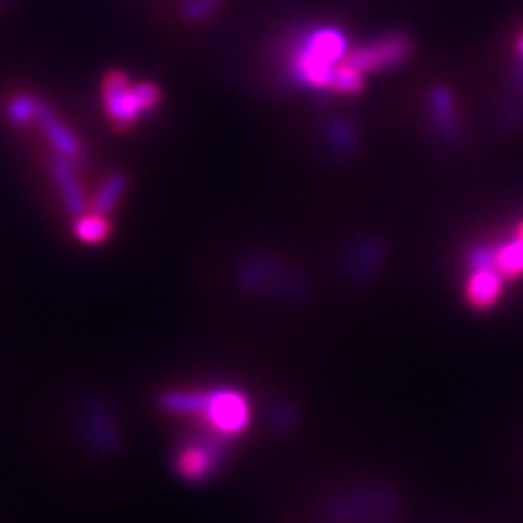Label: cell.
I'll use <instances>...</instances> for the list:
<instances>
[{"label":"cell","instance_id":"11","mask_svg":"<svg viewBox=\"0 0 523 523\" xmlns=\"http://www.w3.org/2000/svg\"><path fill=\"white\" fill-rule=\"evenodd\" d=\"M502 293V275L497 273L493 266L484 264L473 269V275L469 279V301L476 308H489L497 301Z\"/></svg>","mask_w":523,"mask_h":523},{"label":"cell","instance_id":"2","mask_svg":"<svg viewBox=\"0 0 523 523\" xmlns=\"http://www.w3.org/2000/svg\"><path fill=\"white\" fill-rule=\"evenodd\" d=\"M160 101V85L151 81L133 83L120 70H109L103 79V107L116 129L133 127L142 116L153 112Z\"/></svg>","mask_w":523,"mask_h":523},{"label":"cell","instance_id":"10","mask_svg":"<svg viewBox=\"0 0 523 523\" xmlns=\"http://www.w3.org/2000/svg\"><path fill=\"white\" fill-rule=\"evenodd\" d=\"M85 434L90 443L103 454H112L120 447V434L114 417L103 404H88L83 415Z\"/></svg>","mask_w":523,"mask_h":523},{"label":"cell","instance_id":"6","mask_svg":"<svg viewBox=\"0 0 523 523\" xmlns=\"http://www.w3.org/2000/svg\"><path fill=\"white\" fill-rule=\"evenodd\" d=\"M412 46L406 35H388L384 40H377L369 46L360 48L354 55L347 59V66L358 72H371V70H384L399 66L410 55Z\"/></svg>","mask_w":523,"mask_h":523},{"label":"cell","instance_id":"1","mask_svg":"<svg viewBox=\"0 0 523 523\" xmlns=\"http://www.w3.org/2000/svg\"><path fill=\"white\" fill-rule=\"evenodd\" d=\"M347 51V40L338 31H314L293 48L288 59V75L299 88L332 90L336 70L334 64Z\"/></svg>","mask_w":523,"mask_h":523},{"label":"cell","instance_id":"5","mask_svg":"<svg viewBox=\"0 0 523 523\" xmlns=\"http://www.w3.org/2000/svg\"><path fill=\"white\" fill-rule=\"evenodd\" d=\"M236 282L247 293H260L266 288H279V293H286L295 297L299 293L297 279L282 271V266H277L269 260H245L236 271Z\"/></svg>","mask_w":523,"mask_h":523},{"label":"cell","instance_id":"14","mask_svg":"<svg viewBox=\"0 0 523 523\" xmlns=\"http://www.w3.org/2000/svg\"><path fill=\"white\" fill-rule=\"evenodd\" d=\"M430 109H432V118L434 125L439 129L441 136L449 142L458 140V123H456V114H454V99L452 92L447 88H434L430 96Z\"/></svg>","mask_w":523,"mask_h":523},{"label":"cell","instance_id":"8","mask_svg":"<svg viewBox=\"0 0 523 523\" xmlns=\"http://www.w3.org/2000/svg\"><path fill=\"white\" fill-rule=\"evenodd\" d=\"M35 125L40 127L44 140L48 142V147L55 151V155H64L72 162L79 160L83 153L81 140L77 133L64 123V118L55 112V107L51 103L42 101L38 123Z\"/></svg>","mask_w":523,"mask_h":523},{"label":"cell","instance_id":"16","mask_svg":"<svg viewBox=\"0 0 523 523\" xmlns=\"http://www.w3.org/2000/svg\"><path fill=\"white\" fill-rule=\"evenodd\" d=\"M72 231H75V238L83 245H103L109 234H112V221H109V216L85 212L75 218Z\"/></svg>","mask_w":523,"mask_h":523},{"label":"cell","instance_id":"7","mask_svg":"<svg viewBox=\"0 0 523 523\" xmlns=\"http://www.w3.org/2000/svg\"><path fill=\"white\" fill-rule=\"evenodd\" d=\"M51 175L59 192V199H62L64 208L70 216H81L85 212H90V199L85 194L75 162L68 160L64 155H53L51 157Z\"/></svg>","mask_w":523,"mask_h":523},{"label":"cell","instance_id":"21","mask_svg":"<svg viewBox=\"0 0 523 523\" xmlns=\"http://www.w3.org/2000/svg\"><path fill=\"white\" fill-rule=\"evenodd\" d=\"M517 53H519V57L523 59V35H521L519 42H517Z\"/></svg>","mask_w":523,"mask_h":523},{"label":"cell","instance_id":"19","mask_svg":"<svg viewBox=\"0 0 523 523\" xmlns=\"http://www.w3.org/2000/svg\"><path fill=\"white\" fill-rule=\"evenodd\" d=\"M330 140H332V147L338 153H349L351 144H354V133H351V129L347 125L334 123L330 129Z\"/></svg>","mask_w":523,"mask_h":523},{"label":"cell","instance_id":"18","mask_svg":"<svg viewBox=\"0 0 523 523\" xmlns=\"http://www.w3.org/2000/svg\"><path fill=\"white\" fill-rule=\"evenodd\" d=\"M380 260V245L375 242H362L360 253L351 262V275L354 277H367L371 273V266Z\"/></svg>","mask_w":523,"mask_h":523},{"label":"cell","instance_id":"13","mask_svg":"<svg viewBox=\"0 0 523 523\" xmlns=\"http://www.w3.org/2000/svg\"><path fill=\"white\" fill-rule=\"evenodd\" d=\"M127 188H129V177L125 173L107 175L99 190H96V194L90 199V212L109 216L118 208V203L123 201Z\"/></svg>","mask_w":523,"mask_h":523},{"label":"cell","instance_id":"9","mask_svg":"<svg viewBox=\"0 0 523 523\" xmlns=\"http://www.w3.org/2000/svg\"><path fill=\"white\" fill-rule=\"evenodd\" d=\"M469 264L476 269V266L489 264L493 269L506 275V277H515L523 273V225L519 231V238L510 242V245H504L500 249H491V247H476L469 255Z\"/></svg>","mask_w":523,"mask_h":523},{"label":"cell","instance_id":"17","mask_svg":"<svg viewBox=\"0 0 523 523\" xmlns=\"http://www.w3.org/2000/svg\"><path fill=\"white\" fill-rule=\"evenodd\" d=\"M223 0H184L181 3V16L188 22H201L208 20L216 14V9L221 7Z\"/></svg>","mask_w":523,"mask_h":523},{"label":"cell","instance_id":"3","mask_svg":"<svg viewBox=\"0 0 523 523\" xmlns=\"http://www.w3.org/2000/svg\"><path fill=\"white\" fill-rule=\"evenodd\" d=\"M229 439L214 432L208 425L194 430L190 439L179 447L175 469L186 482H208L223 467Z\"/></svg>","mask_w":523,"mask_h":523},{"label":"cell","instance_id":"12","mask_svg":"<svg viewBox=\"0 0 523 523\" xmlns=\"http://www.w3.org/2000/svg\"><path fill=\"white\" fill-rule=\"evenodd\" d=\"M210 391H188V388H177V391H168L160 397V406L168 415L177 417H203L205 406H208Z\"/></svg>","mask_w":523,"mask_h":523},{"label":"cell","instance_id":"20","mask_svg":"<svg viewBox=\"0 0 523 523\" xmlns=\"http://www.w3.org/2000/svg\"><path fill=\"white\" fill-rule=\"evenodd\" d=\"M271 425L275 430H286L288 425L295 423V410L286 406V404H277L273 410H271Z\"/></svg>","mask_w":523,"mask_h":523},{"label":"cell","instance_id":"15","mask_svg":"<svg viewBox=\"0 0 523 523\" xmlns=\"http://www.w3.org/2000/svg\"><path fill=\"white\" fill-rule=\"evenodd\" d=\"M40 105L42 99L27 92H18L11 96L5 105V118L11 127H29L38 123V116H40Z\"/></svg>","mask_w":523,"mask_h":523},{"label":"cell","instance_id":"4","mask_svg":"<svg viewBox=\"0 0 523 523\" xmlns=\"http://www.w3.org/2000/svg\"><path fill=\"white\" fill-rule=\"evenodd\" d=\"M201 419L208 428L225 436V439H234V436L245 432L251 423L249 399L236 388H210L208 406H205Z\"/></svg>","mask_w":523,"mask_h":523}]
</instances>
